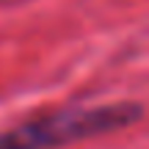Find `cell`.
I'll return each mask as SVG.
<instances>
[{
    "mask_svg": "<svg viewBox=\"0 0 149 149\" xmlns=\"http://www.w3.org/2000/svg\"><path fill=\"white\" fill-rule=\"evenodd\" d=\"M17 3H25V0H0V8H11V6Z\"/></svg>",
    "mask_w": 149,
    "mask_h": 149,
    "instance_id": "obj_2",
    "label": "cell"
},
{
    "mask_svg": "<svg viewBox=\"0 0 149 149\" xmlns=\"http://www.w3.org/2000/svg\"><path fill=\"white\" fill-rule=\"evenodd\" d=\"M144 116L138 102H113L97 108H66L0 133V149H58L74 141L133 127Z\"/></svg>",
    "mask_w": 149,
    "mask_h": 149,
    "instance_id": "obj_1",
    "label": "cell"
}]
</instances>
